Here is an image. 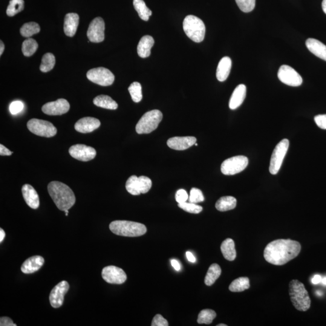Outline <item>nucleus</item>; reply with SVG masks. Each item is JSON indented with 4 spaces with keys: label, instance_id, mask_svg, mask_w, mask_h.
Instances as JSON below:
<instances>
[{
    "label": "nucleus",
    "instance_id": "obj_32",
    "mask_svg": "<svg viewBox=\"0 0 326 326\" xmlns=\"http://www.w3.org/2000/svg\"><path fill=\"white\" fill-rule=\"evenodd\" d=\"M133 4L135 9L136 10L138 15L143 21H148L149 17L152 15V11L146 6L145 2L143 0H134Z\"/></svg>",
    "mask_w": 326,
    "mask_h": 326
},
{
    "label": "nucleus",
    "instance_id": "obj_2",
    "mask_svg": "<svg viewBox=\"0 0 326 326\" xmlns=\"http://www.w3.org/2000/svg\"><path fill=\"white\" fill-rule=\"evenodd\" d=\"M48 192L54 204L61 211L70 209L76 203L73 190L61 182H51L48 185Z\"/></svg>",
    "mask_w": 326,
    "mask_h": 326
},
{
    "label": "nucleus",
    "instance_id": "obj_55",
    "mask_svg": "<svg viewBox=\"0 0 326 326\" xmlns=\"http://www.w3.org/2000/svg\"><path fill=\"white\" fill-rule=\"evenodd\" d=\"M65 215L67 216L68 215V210H65Z\"/></svg>",
    "mask_w": 326,
    "mask_h": 326
},
{
    "label": "nucleus",
    "instance_id": "obj_25",
    "mask_svg": "<svg viewBox=\"0 0 326 326\" xmlns=\"http://www.w3.org/2000/svg\"><path fill=\"white\" fill-rule=\"evenodd\" d=\"M232 59L229 57H224L219 62L216 70V77L219 81L224 82L229 77L232 68Z\"/></svg>",
    "mask_w": 326,
    "mask_h": 326
},
{
    "label": "nucleus",
    "instance_id": "obj_22",
    "mask_svg": "<svg viewBox=\"0 0 326 326\" xmlns=\"http://www.w3.org/2000/svg\"><path fill=\"white\" fill-rule=\"evenodd\" d=\"M79 23V16L78 14L70 13L65 16L63 30L66 35L73 37L76 34Z\"/></svg>",
    "mask_w": 326,
    "mask_h": 326
},
{
    "label": "nucleus",
    "instance_id": "obj_13",
    "mask_svg": "<svg viewBox=\"0 0 326 326\" xmlns=\"http://www.w3.org/2000/svg\"><path fill=\"white\" fill-rule=\"evenodd\" d=\"M105 22L100 17L94 18L89 25L87 36L89 41L99 43L105 39Z\"/></svg>",
    "mask_w": 326,
    "mask_h": 326
},
{
    "label": "nucleus",
    "instance_id": "obj_18",
    "mask_svg": "<svg viewBox=\"0 0 326 326\" xmlns=\"http://www.w3.org/2000/svg\"><path fill=\"white\" fill-rule=\"evenodd\" d=\"M100 126L99 120L96 118L86 117L78 120L75 123L74 128L80 133H89L99 128Z\"/></svg>",
    "mask_w": 326,
    "mask_h": 326
},
{
    "label": "nucleus",
    "instance_id": "obj_40",
    "mask_svg": "<svg viewBox=\"0 0 326 326\" xmlns=\"http://www.w3.org/2000/svg\"><path fill=\"white\" fill-rule=\"evenodd\" d=\"M178 207L184 210V211L193 213V214H198V213L203 211V207L201 206H198L197 204L187 203V202L178 204Z\"/></svg>",
    "mask_w": 326,
    "mask_h": 326
},
{
    "label": "nucleus",
    "instance_id": "obj_12",
    "mask_svg": "<svg viewBox=\"0 0 326 326\" xmlns=\"http://www.w3.org/2000/svg\"><path fill=\"white\" fill-rule=\"evenodd\" d=\"M278 78L282 83L291 86H301L303 79L301 75L289 65H283L278 71Z\"/></svg>",
    "mask_w": 326,
    "mask_h": 326
},
{
    "label": "nucleus",
    "instance_id": "obj_29",
    "mask_svg": "<svg viewBox=\"0 0 326 326\" xmlns=\"http://www.w3.org/2000/svg\"><path fill=\"white\" fill-rule=\"evenodd\" d=\"M93 103L99 107L115 110L118 108V104L111 97L106 95H100L94 98Z\"/></svg>",
    "mask_w": 326,
    "mask_h": 326
},
{
    "label": "nucleus",
    "instance_id": "obj_36",
    "mask_svg": "<svg viewBox=\"0 0 326 326\" xmlns=\"http://www.w3.org/2000/svg\"><path fill=\"white\" fill-rule=\"evenodd\" d=\"M24 8V0H10L7 8V15L8 16H15L17 13L21 12Z\"/></svg>",
    "mask_w": 326,
    "mask_h": 326
},
{
    "label": "nucleus",
    "instance_id": "obj_8",
    "mask_svg": "<svg viewBox=\"0 0 326 326\" xmlns=\"http://www.w3.org/2000/svg\"><path fill=\"white\" fill-rule=\"evenodd\" d=\"M152 187L151 179L145 176L132 175L128 178L126 183V189L130 194L132 195H139L141 193L148 192Z\"/></svg>",
    "mask_w": 326,
    "mask_h": 326
},
{
    "label": "nucleus",
    "instance_id": "obj_9",
    "mask_svg": "<svg viewBox=\"0 0 326 326\" xmlns=\"http://www.w3.org/2000/svg\"><path fill=\"white\" fill-rule=\"evenodd\" d=\"M249 159L245 156H235L225 160L221 165V172L224 175H234L247 168Z\"/></svg>",
    "mask_w": 326,
    "mask_h": 326
},
{
    "label": "nucleus",
    "instance_id": "obj_49",
    "mask_svg": "<svg viewBox=\"0 0 326 326\" xmlns=\"http://www.w3.org/2000/svg\"><path fill=\"white\" fill-rule=\"evenodd\" d=\"M186 256L187 259H188V261L190 262H192V263H195L196 262V258L191 252H187L186 253Z\"/></svg>",
    "mask_w": 326,
    "mask_h": 326
},
{
    "label": "nucleus",
    "instance_id": "obj_43",
    "mask_svg": "<svg viewBox=\"0 0 326 326\" xmlns=\"http://www.w3.org/2000/svg\"><path fill=\"white\" fill-rule=\"evenodd\" d=\"M188 199L189 196L185 190L180 189L176 193L175 200L178 204L185 203Z\"/></svg>",
    "mask_w": 326,
    "mask_h": 326
},
{
    "label": "nucleus",
    "instance_id": "obj_4",
    "mask_svg": "<svg viewBox=\"0 0 326 326\" xmlns=\"http://www.w3.org/2000/svg\"><path fill=\"white\" fill-rule=\"evenodd\" d=\"M109 229L115 235L125 237H138L145 235V225L128 221H115L109 225Z\"/></svg>",
    "mask_w": 326,
    "mask_h": 326
},
{
    "label": "nucleus",
    "instance_id": "obj_34",
    "mask_svg": "<svg viewBox=\"0 0 326 326\" xmlns=\"http://www.w3.org/2000/svg\"><path fill=\"white\" fill-rule=\"evenodd\" d=\"M55 57L51 53H47L42 57V62L40 65V70L43 73H47L53 69L55 65Z\"/></svg>",
    "mask_w": 326,
    "mask_h": 326
},
{
    "label": "nucleus",
    "instance_id": "obj_50",
    "mask_svg": "<svg viewBox=\"0 0 326 326\" xmlns=\"http://www.w3.org/2000/svg\"><path fill=\"white\" fill-rule=\"evenodd\" d=\"M322 281V278L320 275H316L314 277L313 280H312V282H313V284L315 285L320 284Z\"/></svg>",
    "mask_w": 326,
    "mask_h": 326
},
{
    "label": "nucleus",
    "instance_id": "obj_44",
    "mask_svg": "<svg viewBox=\"0 0 326 326\" xmlns=\"http://www.w3.org/2000/svg\"><path fill=\"white\" fill-rule=\"evenodd\" d=\"M152 326H168L169 323L167 322V320L160 315V314H157L154 317V318L153 319L152 322Z\"/></svg>",
    "mask_w": 326,
    "mask_h": 326
},
{
    "label": "nucleus",
    "instance_id": "obj_42",
    "mask_svg": "<svg viewBox=\"0 0 326 326\" xmlns=\"http://www.w3.org/2000/svg\"><path fill=\"white\" fill-rule=\"evenodd\" d=\"M23 108H24V104L19 100L14 101L9 106L10 113L13 115L19 113L22 111Z\"/></svg>",
    "mask_w": 326,
    "mask_h": 326
},
{
    "label": "nucleus",
    "instance_id": "obj_57",
    "mask_svg": "<svg viewBox=\"0 0 326 326\" xmlns=\"http://www.w3.org/2000/svg\"><path fill=\"white\" fill-rule=\"evenodd\" d=\"M195 145L197 146H198V144H197V143H195Z\"/></svg>",
    "mask_w": 326,
    "mask_h": 326
},
{
    "label": "nucleus",
    "instance_id": "obj_56",
    "mask_svg": "<svg viewBox=\"0 0 326 326\" xmlns=\"http://www.w3.org/2000/svg\"><path fill=\"white\" fill-rule=\"evenodd\" d=\"M217 326H227V325L225 324H219Z\"/></svg>",
    "mask_w": 326,
    "mask_h": 326
},
{
    "label": "nucleus",
    "instance_id": "obj_30",
    "mask_svg": "<svg viewBox=\"0 0 326 326\" xmlns=\"http://www.w3.org/2000/svg\"><path fill=\"white\" fill-rule=\"evenodd\" d=\"M221 268L219 265L216 264H213L210 266L208 270L206 278H205V284L207 286H212L215 284L221 275Z\"/></svg>",
    "mask_w": 326,
    "mask_h": 326
},
{
    "label": "nucleus",
    "instance_id": "obj_20",
    "mask_svg": "<svg viewBox=\"0 0 326 326\" xmlns=\"http://www.w3.org/2000/svg\"><path fill=\"white\" fill-rule=\"evenodd\" d=\"M22 193L25 203L31 209H37L39 207V196L32 186L30 184H24L22 187Z\"/></svg>",
    "mask_w": 326,
    "mask_h": 326
},
{
    "label": "nucleus",
    "instance_id": "obj_45",
    "mask_svg": "<svg viewBox=\"0 0 326 326\" xmlns=\"http://www.w3.org/2000/svg\"><path fill=\"white\" fill-rule=\"evenodd\" d=\"M317 125L323 129H326V114L317 115L314 118Z\"/></svg>",
    "mask_w": 326,
    "mask_h": 326
},
{
    "label": "nucleus",
    "instance_id": "obj_51",
    "mask_svg": "<svg viewBox=\"0 0 326 326\" xmlns=\"http://www.w3.org/2000/svg\"><path fill=\"white\" fill-rule=\"evenodd\" d=\"M5 236V235L4 231L2 229H0V242H1V243L2 242V241L4 240Z\"/></svg>",
    "mask_w": 326,
    "mask_h": 326
},
{
    "label": "nucleus",
    "instance_id": "obj_28",
    "mask_svg": "<svg viewBox=\"0 0 326 326\" xmlns=\"http://www.w3.org/2000/svg\"><path fill=\"white\" fill-rule=\"evenodd\" d=\"M237 205V200L233 197H223L219 198L216 202L215 207L216 209L220 212H227L235 209Z\"/></svg>",
    "mask_w": 326,
    "mask_h": 326
},
{
    "label": "nucleus",
    "instance_id": "obj_48",
    "mask_svg": "<svg viewBox=\"0 0 326 326\" xmlns=\"http://www.w3.org/2000/svg\"><path fill=\"white\" fill-rule=\"evenodd\" d=\"M171 264L176 271H180L181 270L180 264H179V262L177 261H176V260H172Z\"/></svg>",
    "mask_w": 326,
    "mask_h": 326
},
{
    "label": "nucleus",
    "instance_id": "obj_35",
    "mask_svg": "<svg viewBox=\"0 0 326 326\" xmlns=\"http://www.w3.org/2000/svg\"><path fill=\"white\" fill-rule=\"evenodd\" d=\"M38 47V44L35 40L28 37L22 43V51L25 56H32Z\"/></svg>",
    "mask_w": 326,
    "mask_h": 326
},
{
    "label": "nucleus",
    "instance_id": "obj_14",
    "mask_svg": "<svg viewBox=\"0 0 326 326\" xmlns=\"http://www.w3.org/2000/svg\"><path fill=\"white\" fill-rule=\"evenodd\" d=\"M102 278L110 284L120 285L125 283L127 276L125 271L115 266H108L103 268L102 272Z\"/></svg>",
    "mask_w": 326,
    "mask_h": 326
},
{
    "label": "nucleus",
    "instance_id": "obj_39",
    "mask_svg": "<svg viewBox=\"0 0 326 326\" xmlns=\"http://www.w3.org/2000/svg\"><path fill=\"white\" fill-rule=\"evenodd\" d=\"M238 7L245 13H249L254 10L256 5V0H235Z\"/></svg>",
    "mask_w": 326,
    "mask_h": 326
},
{
    "label": "nucleus",
    "instance_id": "obj_11",
    "mask_svg": "<svg viewBox=\"0 0 326 326\" xmlns=\"http://www.w3.org/2000/svg\"><path fill=\"white\" fill-rule=\"evenodd\" d=\"M86 77L92 82L103 86L111 85L115 79L113 73L104 67L91 69L86 73Z\"/></svg>",
    "mask_w": 326,
    "mask_h": 326
},
{
    "label": "nucleus",
    "instance_id": "obj_15",
    "mask_svg": "<svg viewBox=\"0 0 326 326\" xmlns=\"http://www.w3.org/2000/svg\"><path fill=\"white\" fill-rule=\"evenodd\" d=\"M69 153L72 157L81 161H88L94 159L96 151L92 147L77 144L70 147Z\"/></svg>",
    "mask_w": 326,
    "mask_h": 326
},
{
    "label": "nucleus",
    "instance_id": "obj_16",
    "mask_svg": "<svg viewBox=\"0 0 326 326\" xmlns=\"http://www.w3.org/2000/svg\"><path fill=\"white\" fill-rule=\"evenodd\" d=\"M70 288L68 283L62 281L54 287L50 294V305L54 308H59L63 304L64 297Z\"/></svg>",
    "mask_w": 326,
    "mask_h": 326
},
{
    "label": "nucleus",
    "instance_id": "obj_24",
    "mask_svg": "<svg viewBox=\"0 0 326 326\" xmlns=\"http://www.w3.org/2000/svg\"><path fill=\"white\" fill-rule=\"evenodd\" d=\"M308 50L314 55L326 61V45L316 39L309 38L306 41Z\"/></svg>",
    "mask_w": 326,
    "mask_h": 326
},
{
    "label": "nucleus",
    "instance_id": "obj_1",
    "mask_svg": "<svg viewBox=\"0 0 326 326\" xmlns=\"http://www.w3.org/2000/svg\"><path fill=\"white\" fill-rule=\"evenodd\" d=\"M302 247L299 242L291 239H278L265 247L264 258L271 264L281 266L297 258Z\"/></svg>",
    "mask_w": 326,
    "mask_h": 326
},
{
    "label": "nucleus",
    "instance_id": "obj_10",
    "mask_svg": "<svg viewBox=\"0 0 326 326\" xmlns=\"http://www.w3.org/2000/svg\"><path fill=\"white\" fill-rule=\"evenodd\" d=\"M27 126L31 132L38 136L50 138L57 134V129L48 121L32 119L28 121Z\"/></svg>",
    "mask_w": 326,
    "mask_h": 326
},
{
    "label": "nucleus",
    "instance_id": "obj_17",
    "mask_svg": "<svg viewBox=\"0 0 326 326\" xmlns=\"http://www.w3.org/2000/svg\"><path fill=\"white\" fill-rule=\"evenodd\" d=\"M70 105L67 100L59 99L54 102L45 103L43 105L42 111L49 115H60L67 113Z\"/></svg>",
    "mask_w": 326,
    "mask_h": 326
},
{
    "label": "nucleus",
    "instance_id": "obj_53",
    "mask_svg": "<svg viewBox=\"0 0 326 326\" xmlns=\"http://www.w3.org/2000/svg\"><path fill=\"white\" fill-rule=\"evenodd\" d=\"M322 8L323 11L326 14V0H323L322 2Z\"/></svg>",
    "mask_w": 326,
    "mask_h": 326
},
{
    "label": "nucleus",
    "instance_id": "obj_19",
    "mask_svg": "<svg viewBox=\"0 0 326 326\" xmlns=\"http://www.w3.org/2000/svg\"><path fill=\"white\" fill-rule=\"evenodd\" d=\"M196 142L197 138L194 137H175L169 138L167 144L170 148L183 151L194 145Z\"/></svg>",
    "mask_w": 326,
    "mask_h": 326
},
{
    "label": "nucleus",
    "instance_id": "obj_7",
    "mask_svg": "<svg viewBox=\"0 0 326 326\" xmlns=\"http://www.w3.org/2000/svg\"><path fill=\"white\" fill-rule=\"evenodd\" d=\"M289 146V140L285 138L279 142L274 149L270 165V172L271 174L276 175L281 169Z\"/></svg>",
    "mask_w": 326,
    "mask_h": 326
},
{
    "label": "nucleus",
    "instance_id": "obj_31",
    "mask_svg": "<svg viewBox=\"0 0 326 326\" xmlns=\"http://www.w3.org/2000/svg\"><path fill=\"white\" fill-rule=\"evenodd\" d=\"M250 280L247 277H242L233 281L229 287V290L233 293H240L249 289Z\"/></svg>",
    "mask_w": 326,
    "mask_h": 326
},
{
    "label": "nucleus",
    "instance_id": "obj_47",
    "mask_svg": "<svg viewBox=\"0 0 326 326\" xmlns=\"http://www.w3.org/2000/svg\"><path fill=\"white\" fill-rule=\"evenodd\" d=\"M13 154L12 152H11L7 148L2 145H0V155L1 156H9Z\"/></svg>",
    "mask_w": 326,
    "mask_h": 326
},
{
    "label": "nucleus",
    "instance_id": "obj_37",
    "mask_svg": "<svg viewBox=\"0 0 326 326\" xmlns=\"http://www.w3.org/2000/svg\"><path fill=\"white\" fill-rule=\"evenodd\" d=\"M216 317L215 311L209 310H204L200 312L198 317V323L199 324L210 325L213 322Z\"/></svg>",
    "mask_w": 326,
    "mask_h": 326
},
{
    "label": "nucleus",
    "instance_id": "obj_38",
    "mask_svg": "<svg viewBox=\"0 0 326 326\" xmlns=\"http://www.w3.org/2000/svg\"><path fill=\"white\" fill-rule=\"evenodd\" d=\"M128 91L132 100L135 103L140 102L143 98L142 88L139 82H135L132 83L128 88Z\"/></svg>",
    "mask_w": 326,
    "mask_h": 326
},
{
    "label": "nucleus",
    "instance_id": "obj_27",
    "mask_svg": "<svg viewBox=\"0 0 326 326\" xmlns=\"http://www.w3.org/2000/svg\"><path fill=\"white\" fill-rule=\"evenodd\" d=\"M221 252L224 258L229 261H233L236 258V251L235 242L233 239L228 238L221 244Z\"/></svg>",
    "mask_w": 326,
    "mask_h": 326
},
{
    "label": "nucleus",
    "instance_id": "obj_3",
    "mask_svg": "<svg viewBox=\"0 0 326 326\" xmlns=\"http://www.w3.org/2000/svg\"><path fill=\"white\" fill-rule=\"evenodd\" d=\"M291 301L296 310L307 311L311 307V301L304 284L298 280H293L289 285Z\"/></svg>",
    "mask_w": 326,
    "mask_h": 326
},
{
    "label": "nucleus",
    "instance_id": "obj_5",
    "mask_svg": "<svg viewBox=\"0 0 326 326\" xmlns=\"http://www.w3.org/2000/svg\"><path fill=\"white\" fill-rule=\"evenodd\" d=\"M183 29L186 35L195 42L203 41L206 34V26L198 17L188 15L183 21Z\"/></svg>",
    "mask_w": 326,
    "mask_h": 326
},
{
    "label": "nucleus",
    "instance_id": "obj_54",
    "mask_svg": "<svg viewBox=\"0 0 326 326\" xmlns=\"http://www.w3.org/2000/svg\"><path fill=\"white\" fill-rule=\"evenodd\" d=\"M323 284L326 285V277L325 278L322 279Z\"/></svg>",
    "mask_w": 326,
    "mask_h": 326
},
{
    "label": "nucleus",
    "instance_id": "obj_6",
    "mask_svg": "<svg viewBox=\"0 0 326 326\" xmlns=\"http://www.w3.org/2000/svg\"><path fill=\"white\" fill-rule=\"evenodd\" d=\"M162 119V112L157 109L147 112L138 121L136 132L138 134L151 133L158 128Z\"/></svg>",
    "mask_w": 326,
    "mask_h": 326
},
{
    "label": "nucleus",
    "instance_id": "obj_26",
    "mask_svg": "<svg viewBox=\"0 0 326 326\" xmlns=\"http://www.w3.org/2000/svg\"><path fill=\"white\" fill-rule=\"evenodd\" d=\"M154 39L151 36L145 35L141 37L137 46L138 56L146 58L151 55V50L154 45Z\"/></svg>",
    "mask_w": 326,
    "mask_h": 326
},
{
    "label": "nucleus",
    "instance_id": "obj_46",
    "mask_svg": "<svg viewBox=\"0 0 326 326\" xmlns=\"http://www.w3.org/2000/svg\"><path fill=\"white\" fill-rule=\"evenodd\" d=\"M0 326H16L14 324L12 320L6 317H1L0 319Z\"/></svg>",
    "mask_w": 326,
    "mask_h": 326
},
{
    "label": "nucleus",
    "instance_id": "obj_52",
    "mask_svg": "<svg viewBox=\"0 0 326 326\" xmlns=\"http://www.w3.org/2000/svg\"><path fill=\"white\" fill-rule=\"evenodd\" d=\"M4 50V44L2 41L0 42V55H2V54L3 53Z\"/></svg>",
    "mask_w": 326,
    "mask_h": 326
},
{
    "label": "nucleus",
    "instance_id": "obj_33",
    "mask_svg": "<svg viewBox=\"0 0 326 326\" xmlns=\"http://www.w3.org/2000/svg\"><path fill=\"white\" fill-rule=\"evenodd\" d=\"M41 30L40 26L37 23L34 22H29L25 23L20 28V33L22 36L25 37H30L33 34L38 33Z\"/></svg>",
    "mask_w": 326,
    "mask_h": 326
},
{
    "label": "nucleus",
    "instance_id": "obj_23",
    "mask_svg": "<svg viewBox=\"0 0 326 326\" xmlns=\"http://www.w3.org/2000/svg\"><path fill=\"white\" fill-rule=\"evenodd\" d=\"M247 87L244 84L239 85L234 90L230 98L229 107L231 109H236L240 106L246 97Z\"/></svg>",
    "mask_w": 326,
    "mask_h": 326
},
{
    "label": "nucleus",
    "instance_id": "obj_41",
    "mask_svg": "<svg viewBox=\"0 0 326 326\" xmlns=\"http://www.w3.org/2000/svg\"><path fill=\"white\" fill-rule=\"evenodd\" d=\"M189 203L197 204L204 201V197L201 190L197 188H193L190 190Z\"/></svg>",
    "mask_w": 326,
    "mask_h": 326
},
{
    "label": "nucleus",
    "instance_id": "obj_21",
    "mask_svg": "<svg viewBox=\"0 0 326 326\" xmlns=\"http://www.w3.org/2000/svg\"><path fill=\"white\" fill-rule=\"evenodd\" d=\"M44 264V259L40 256H34L26 260L22 264L21 270L24 274L36 272Z\"/></svg>",
    "mask_w": 326,
    "mask_h": 326
}]
</instances>
